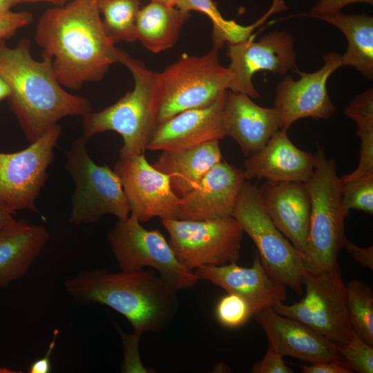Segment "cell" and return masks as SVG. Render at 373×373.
<instances>
[{"label":"cell","instance_id":"31","mask_svg":"<svg viewBox=\"0 0 373 373\" xmlns=\"http://www.w3.org/2000/svg\"><path fill=\"white\" fill-rule=\"evenodd\" d=\"M215 314L218 321L228 328L244 325L254 315L249 303L232 293H227L220 298L216 306Z\"/></svg>","mask_w":373,"mask_h":373},{"label":"cell","instance_id":"39","mask_svg":"<svg viewBox=\"0 0 373 373\" xmlns=\"http://www.w3.org/2000/svg\"><path fill=\"white\" fill-rule=\"evenodd\" d=\"M346 251L359 264L371 270L373 269V245L367 247H360L345 240L344 247Z\"/></svg>","mask_w":373,"mask_h":373},{"label":"cell","instance_id":"27","mask_svg":"<svg viewBox=\"0 0 373 373\" xmlns=\"http://www.w3.org/2000/svg\"><path fill=\"white\" fill-rule=\"evenodd\" d=\"M175 6L190 12L198 11L206 15L213 25L212 41L218 50L225 43L237 44L248 39L254 30L260 26L258 21L249 26H242L233 20L225 19L213 0H175Z\"/></svg>","mask_w":373,"mask_h":373},{"label":"cell","instance_id":"12","mask_svg":"<svg viewBox=\"0 0 373 373\" xmlns=\"http://www.w3.org/2000/svg\"><path fill=\"white\" fill-rule=\"evenodd\" d=\"M61 133L56 124L24 149L0 152V201L14 211L37 212L36 200L48 179Z\"/></svg>","mask_w":373,"mask_h":373},{"label":"cell","instance_id":"37","mask_svg":"<svg viewBox=\"0 0 373 373\" xmlns=\"http://www.w3.org/2000/svg\"><path fill=\"white\" fill-rule=\"evenodd\" d=\"M373 4V0H317L311 8L309 17H315L340 11L341 8L353 3Z\"/></svg>","mask_w":373,"mask_h":373},{"label":"cell","instance_id":"7","mask_svg":"<svg viewBox=\"0 0 373 373\" xmlns=\"http://www.w3.org/2000/svg\"><path fill=\"white\" fill-rule=\"evenodd\" d=\"M86 142L83 136L78 137L66 153V169L75 183L70 223H93L106 215L126 219L130 209L119 176L91 159Z\"/></svg>","mask_w":373,"mask_h":373},{"label":"cell","instance_id":"6","mask_svg":"<svg viewBox=\"0 0 373 373\" xmlns=\"http://www.w3.org/2000/svg\"><path fill=\"white\" fill-rule=\"evenodd\" d=\"M231 75L219 61L218 50L202 56L184 54L158 73L157 124L186 110L212 104L229 90Z\"/></svg>","mask_w":373,"mask_h":373},{"label":"cell","instance_id":"41","mask_svg":"<svg viewBox=\"0 0 373 373\" xmlns=\"http://www.w3.org/2000/svg\"><path fill=\"white\" fill-rule=\"evenodd\" d=\"M16 213L0 201V229L12 223L15 220L14 216Z\"/></svg>","mask_w":373,"mask_h":373},{"label":"cell","instance_id":"5","mask_svg":"<svg viewBox=\"0 0 373 373\" xmlns=\"http://www.w3.org/2000/svg\"><path fill=\"white\" fill-rule=\"evenodd\" d=\"M316 166L305 182L311 200L309 232L303 255L305 269L317 273L332 268L347 239L344 222L348 216L342 204L343 182L334 160L318 149Z\"/></svg>","mask_w":373,"mask_h":373},{"label":"cell","instance_id":"9","mask_svg":"<svg viewBox=\"0 0 373 373\" xmlns=\"http://www.w3.org/2000/svg\"><path fill=\"white\" fill-rule=\"evenodd\" d=\"M303 285L305 294L300 300L290 305L281 302L271 308L308 326L338 347L345 345L353 331L347 307L346 285L338 263L317 273L305 269Z\"/></svg>","mask_w":373,"mask_h":373},{"label":"cell","instance_id":"2","mask_svg":"<svg viewBox=\"0 0 373 373\" xmlns=\"http://www.w3.org/2000/svg\"><path fill=\"white\" fill-rule=\"evenodd\" d=\"M42 57L33 59L26 38L14 48L0 41V75L12 91L8 105L30 144L61 119L91 111L88 99L66 92L58 82L52 58Z\"/></svg>","mask_w":373,"mask_h":373},{"label":"cell","instance_id":"42","mask_svg":"<svg viewBox=\"0 0 373 373\" xmlns=\"http://www.w3.org/2000/svg\"><path fill=\"white\" fill-rule=\"evenodd\" d=\"M11 88L8 82L0 75V102L8 99L11 95Z\"/></svg>","mask_w":373,"mask_h":373},{"label":"cell","instance_id":"45","mask_svg":"<svg viewBox=\"0 0 373 373\" xmlns=\"http://www.w3.org/2000/svg\"><path fill=\"white\" fill-rule=\"evenodd\" d=\"M152 1L162 3L168 6H175V0H151Z\"/></svg>","mask_w":373,"mask_h":373},{"label":"cell","instance_id":"20","mask_svg":"<svg viewBox=\"0 0 373 373\" xmlns=\"http://www.w3.org/2000/svg\"><path fill=\"white\" fill-rule=\"evenodd\" d=\"M258 190L262 206L274 224L303 256L311 212L305 182L265 180Z\"/></svg>","mask_w":373,"mask_h":373},{"label":"cell","instance_id":"19","mask_svg":"<svg viewBox=\"0 0 373 373\" xmlns=\"http://www.w3.org/2000/svg\"><path fill=\"white\" fill-rule=\"evenodd\" d=\"M263 329L269 346L282 356L310 363L341 359L338 347L322 334L303 323L283 316L271 307L253 315Z\"/></svg>","mask_w":373,"mask_h":373},{"label":"cell","instance_id":"13","mask_svg":"<svg viewBox=\"0 0 373 373\" xmlns=\"http://www.w3.org/2000/svg\"><path fill=\"white\" fill-rule=\"evenodd\" d=\"M254 39L251 35L244 41L227 44V56L231 75L229 90L256 99L260 97L252 82L256 72L268 70L284 75L298 68L294 38L287 31H272L258 41Z\"/></svg>","mask_w":373,"mask_h":373},{"label":"cell","instance_id":"11","mask_svg":"<svg viewBox=\"0 0 373 373\" xmlns=\"http://www.w3.org/2000/svg\"><path fill=\"white\" fill-rule=\"evenodd\" d=\"M179 262L193 271L237 262L243 231L233 218L215 220L162 219Z\"/></svg>","mask_w":373,"mask_h":373},{"label":"cell","instance_id":"14","mask_svg":"<svg viewBox=\"0 0 373 373\" xmlns=\"http://www.w3.org/2000/svg\"><path fill=\"white\" fill-rule=\"evenodd\" d=\"M130 209L140 222L154 217L176 219L182 198L173 191L170 178L157 170L144 153L120 158L114 165Z\"/></svg>","mask_w":373,"mask_h":373},{"label":"cell","instance_id":"10","mask_svg":"<svg viewBox=\"0 0 373 373\" xmlns=\"http://www.w3.org/2000/svg\"><path fill=\"white\" fill-rule=\"evenodd\" d=\"M132 213L118 220L108 233V240L121 271L150 267L177 291L193 287L200 279L183 266L170 244L158 230H148Z\"/></svg>","mask_w":373,"mask_h":373},{"label":"cell","instance_id":"23","mask_svg":"<svg viewBox=\"0 0 373 373\" xmlns=\"http://www.w3.org/2000/svg\"><path fill=\"white\" fill-rule=\"evenodd\" d=\"M49 239L44 227L26 220L0 229V289L25 276Z\"/></svg>","mask_w":373,"mask_h":373},{"label":"cell","instance_id":"24","mask_svg":"<svg viewBox=\"0 0 373 373\" xmlns=\"http://www.w3.org/2000/svg\"><path fill=\"white\" fill-rule=\"evenodd\" d=\"M219 142L214 140L186 149L163 151L152 165L170 178L173 191L182 198L197 186L211 168L222 160Z\"/></svg>","mask_w":373,"mask_h":373},{"label":"cell","instance_id":"35","mask_svg":"<svg viewBox=\"0 0 373 373\" xmlns=\"http://www.w3.org/2000/svg\"><path fill=\"white\" fill-rule=\"evenodd\" d=\"M252 373H294V370L286 365L283 356L268 348L263 358L251 367Z\"/></svg>","mask_w":373,"mask_h":373},{"label":"cell","instance_id":"18","mask_svg":"<svg viewBox=\"0 0 373 373\" xmlns=\"http://www.w3.org/2000/svg\"><path fill=\"white\" fill-rule=\"evenodd\" d=\"M194 274L200 280H206L245 298L254 314L265 308L272 307L286 300V287L275 280L263 266L258 253L254 252L250 267L233 262L219 266H205Z\"/></svg>","mask_w":373,"mask_h":373},{"label":"cell","instance_id":"4","mask_svg":"<svg viewBox=\"0 0 373 373\" xmlns=\"http://www.w3.org/2000/svg\"><path fill=\"white\" fill-rule=\"evenodd\" d=\"M119 62L125 65L134 79V87L113 104L83 116V137L115 131L123 139L120 158L144 153L157 126L160 92L158 73L120 50Z\"/></svg>","mask_w":373,"mask_h":373},{"label":"cell","instance_id":"26","mask_svg":"<svg viewBox=\"0 0 373 373\" xmlns=\"http://www.w3.org/2000/svg\"><path fill=\"white\" fill-rule=\"evenodd\" d=\"M338 28L347 41L346 52L341 55L342 66L354 67L366 79L373 78V18L366 14L345 15L338 12L318 15Z\"/></svg>","mask_w":373,"mask_h":373},{"label":"cell","instance_id":"34","mask_svg":"<svg viewBox=\"0 0 373 373\" xmlns=\"http://www.w3.org/2000/svg\"><path fill=\"white\" fill-rule=\"evenodd\" d=\"M360 139L359 162L354 171L341 176L343 182L373 175V134L362 135Z\"/></svg>","mask_w":373,"mask_h":373},{"label":"cell","instance_id":"43","mask_svg":"<svg viewBox=\"0 0 373 373\" xmlns=\"http://www.w3.org/2000/svg\"><path fill=\"white\" fill-rule=\"evenodd\" d=\"M17 3V0H0V14L10 11Z\"/></svg>","mask_w":373,"mask_h":373},{"label":"cell","instance_id":"29","mask_svg":"<svg viewBox=\"0 0 373 373\" xmlns=\"http://www.w3.org/2000/svg\"><path fill=\"white\" fill-rule=\"evenodd\" d=\"M347 307L353 332L373 346V292L362 281L346 285Z\"/></svg>","mask_w":373,"mask_h":373},{"label":"cell","instance_id":"8","mask_svg":"<svg viewBox=\"0 0 373 373\" xmlns=\"http://www.w3.org/2000/svg\"><path fill=\"white\" fill-rule=\"evenodd\" d=\"M232 217L254 242L260 260L269 275L279 283L301 294L305 271L303 256L265 211L257 184L247 180L245 182Z\"/></svg>","mask_w":373,"mask_h":373},{"label":"cell","instance_id":"16","mask_svg":"<svg viewBox=\"0 0 373 373\" xmlns=\"http://www.w3.org/2000/svg\"><path fill=\"white\" fill-rule=\"evenodd\" d=\"M247 180L244 170L222 160L204 174L195 189L181 198L176 219L215 220L232 217Z\"/></svg>","mask_w":373,"mask_h":373},{"label":"cell","instance_id":"40","mask_svg":"<svg viewBox=\"0 0 373 373\" xmlns=\"http://www.w3.org/2000/svg\"><path fill=\"white\" fill-rule=\"evenodd\" d=\"M59 334V330L55 329L53 332L52 339L48 346L46 354L35 361H34L29 367L28 372L30 373H48L51 369L50 356L54 350L56 339Z\"/></svg>","mask_w":373,"mask_h":373},{"label":"cell","instance_id":"36","mask_svg":"<svg viewBox=\"0 0 373 373\" xmlns=\"http://www.w3.org/2000/svg\"><path fill=\"white\" fill-rule=\"evenodd\" d=\"M32 20L27 11H8L0 14V41L12 35L18 29L28 25Z\"/></svg>","mask_w":373,"mask_h":373},{"label":"cell","instance_id":"17","mask_svg":"<svg viewBox=\"0 0 373 373\" xmlns=\"http://www.w3.org/2000/svg\"><path fill=\"white\" fill-rule=\"evenodd\" d=\"M227 92L207 107L182 111L157 124L146 149L180 150L224 137V108Z\"/></svg>","mask_w":373,"mask_h":373},{"label":"cell","instance_id":"1","mask_svg":"<svg viewBox=\"0 0 373 373\" xmlns=\"http://www.w3.org/2000/svg\"><path fill=\"white\" fill-rule=\"evenodd\" d=\"M97 0H70L47 9L40 17L35 39L42 55L52 58L58 82L78 90L103 79L119 62L120 50L107 37Z\"/></svg>","mask_w":373,"mask_h":373},{"label":"cell","instance_id":"15","mask_svg":"<svg viewBox=\"0 0 373 373\" xmlns=\"http://www.w3.org/2000/svg\"><path fill=\"white\" fill-rule=\"evenodd\" d=\"M323 66L314 73L298 68L294 71L300 76L294 80L285 76L276 88L274 108L280 115V128L288 130L296 121L310 117L326 119L335 112L327 90V82L332 74L342 66L341 55L329 52L323 57Z\"/></svg>","mask_w":373,"mask_h":373},{"label":"cell","instance_id":"3","mask_svg":"<svg viewBox=\"0 0 373 373\" xmlns=\"http://www.w3.org/2000/svg\"><path fill=\"white\" fill-rule=\"evenodd\" d=\"M64 286L76 300L105 305L124 316L139 338L167 327L178 309V291L151 270L82 271Z\"/></svg>","mask_w":373,"mask_h":373},{"label":"cell","instance_id":"38","mask_svg":"<svg viewBox=\"0 0 373 373\" xmlns=\"http://www.w3.org/2000/svg\"><path fill=\"white\" fill-rule=\"evenodd\" d=\"M303 373H352L353 372L341 360H332L299 365Z\"/></svg>","mask_w":373,"mask_h":373},{"label":"cell","instance_id":"32","mask_svg":"<svg viewBox=\"0 0 373 373\" xmlns=\"http://www.w3.org/2000/svg\"><path fill=\"white\" fill-rule=\"evenodd\" d=\"M338 349L341 360L352 372H373V346L365 343L354 332L350 341Z\"/></svg>","mask_w":373,"mask_h":373},{"label":"cell","instance_id":"30","mask_svg":"<svg viewBox=\"0 0 373 373\" xmlns=\"http://www.w3.org/2000/svg\"><path fill=\"white\" fill-rule=\"evenodd\" d=\"M342 204L347 215L351 210L372 214L373 175L343 182Z\"/></svg>","mask_w":373,"mask_h":373},{"label":"cell","instance_id":"28","mask_svg":"<svg viewBox=\"0 0 373 373\" xmlns=\"http://www.w3.org/2000/svg\"><path fill=\"white\" fill-rule=\"evenodd\" d=\"M97 3L104 31L113 44L137 40L139 0H97Z\"/></svg>","mask_w":373,"mask_h":373},{"label":"cell","instance_id":"25","mask_svg":"<svg viewBox=\"0 0 373 373\" xmlns=\"http://www.w3.org/2000/svg\"><path fill=\"white\" fill-rule=\"evenodd\" d=\"M190 13L175 6L151 1L140 8L136 19V37L153 53L169 49L178 41Z\"/></svg>","mask_w":373,"mask_h":373},{"label":"cell","instance_id":"21","mask_svg":"<svg viewBox=\"0 0 373 373\" xmlns=\"http://www.w3.org/2000/svg\"><path fill=\"white\" fill-rule=\"evenodd\" d=\"M287 131L279 128L262 148L247 157L244 172L247 180L306 182L312 176L315 154L298 148Z\"/></svg>","mask_w":373,"mask_h":373},{"label":"cell","instance_id":"33","mask_svg":"<svg viewBox=\"0 0 373 373\" xmlns=\"http://www.w3.org/2000/svg\"><path fill=\"white\" fill-rule=\"evenodd\" d=\"M345 115L356 124V135L373 134V88L356 95L344 108Z\"/></svg>","mask_w":373,"mask_h":373},{"label":"cell","instance_id":"44","mask_svg":"<svg viewBox=\"0 0 373 373\" xmlns=\"http://www.w3.org/2000/svg\"><path fill=\"white\" fill-rule=\"evenodd\" d=\"M70 0H17L18 3H34L39 1H45L53 3L57 6H63Z\"/></svg>","mask_w":373,"mask_h":373},{"label":"cell","instance_id":"22","mask_svg":"<svg viewBox=\"0 0 373 373\" xmlns=\"http://www.w3.org/2000/svg\"><path fill=\"white\" fill-rule=\"evenodd\" d=\"M251 99L228 90L224 108L226 136L238 144L246 157L262 148L280 128L278 111L259 106Z\"/></svg>","mask_w":373,"mask_h":373}]
</instances>
